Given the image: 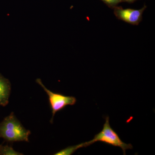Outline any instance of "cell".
Wrapping results in <instances>:
<instances>
[{
  "mask_svg": "<svg viewBox=\"0 0 155 155\" xmlns=\"http://www.w3.org/2000/svg\"><path fill=\"white\" fill-rule=\"evenodd\" d=\"M30 130L23 127L13 112L0 123V137L9 142H29Z\"/></svg>",
  "mask_w": 155,
  "mask_h": 155,
  "instance_id": "obj_1",
  "label": "cell"
},
{
  "mask_svg": "<svg viewBox=\"0 0 155 155\" xmlns=\"http://www.w3.org/2000/svg\"><path fill=\"white\" fill-rule=\"evenodd\" d=\"M97 141L102 142L110 145L121 148L124 155H126V151L127 150L133 148V146L130 143L127 144L123 142L118 134L111 127L108 116L106 118L105 122L104 124L101 131L96 134L94 138L92 140L86 142L87 146Z\"/></svg>",
  "mask_w": 155,
  "mask_h": 155,
  "instance_id": "obj_2",
  "label": "cell"
},
{
  "mask_svg": "<svg viewBox=\"0 0 155 155\" xmlns=\"http://www.w3.org/2000/svg\"><path fill=\"white\" fill-rule=\"evenodd\" d=\"M36 82L44 90L48 96L49 101L52 113L50 121L51 123H53L54 116L57 112L63 110L67 106H73L76 104V99L75 97L65 96L51 91L45 86L40 78L37 79Z\"/></svg>",
  "mask_w": 155,
  "mask_h": 155,
  "instance_id": "obj_3",
  "label": "cell"
},
{
  "mask_svg": "<svg viewBox=\"0 0 155 155\" xmlns=\"http://www.w3.org/2000/svg\"><path fill=\"white\" fill-rule=\"evenodd\" d=\"M147 6L136 10L130 8L124 9L121 7L114 8V14L118 19L133 25H138L142 20L143 14Z\"/></svg>",
  "mask_w": 155,
  "mask_h": 155,
  "instance_id": "obj_4",
  "label": "cell"
},
{
  "mask_svg": "<svg viewBox=\"0 0 155 155\" xmlns=\"http://www.w3.org/2000/svg\"><path fill=\"white\" fill-rule=\"evenodd\" d=\"M11 91L10 81L0 74V106L5 107L8 104Z\"/></svg>",
  "mask_w": 155,
  "mask_h": 155,
  "instance_id": "obj_5",
  "label": "cell"
},
{
  "mask_svg": "<svg viewBox=\"0 0 155 155\" xmlns=\"http://www.w3.org/2000/svg\"><path fill=\"white\" fill-rule=\"evenodd\" d=\"M87 146L86 142L80 144L76 145L73 146L67 147L64 149L54 154V155H71L73 153L75 152L77 150L81 148L85 147Z\"/></svg>",
  "mask_w": 155,
  "mask_h": 155,
  "instance_id": "obj_6",
  "label": "cell"
},
{
  "mask_svg": "<svg viewBox=\"0 0 155 155\" xmlns=\"http://www.w3.org/2000/svg\"><path fill=\"white\" fill-rule=\"evenodd\" d=\"M22 153L16 151L12 147L0 145V155H22Z\"/></svg>",
  "mask_w": 155,
  "mask_h": 155,
  "instance_id": "obj_7",
  "label": "cell"
},
{
  "mask_svg": "<svg viewBox=\"0 0 155 155\" xmlns=\"http://www.w3.org/2000/svg\"><path fill=\"white\" fill-rule=\"evenodd\" d=\"M110 8H114L119 3L122 2L121 0H101Z\"/></svg>",
  "mask_w": 155,
  "mask_h": 155,
  "instance_id": "obj_8",
  "label": "cell"
},
{
  "mask_svg": "<svg viewBox=\"0 0 155 155\" xmlns=\"http://www.w3.org/2000/svg\"><path fill=\"white\" fill-rule=\"evenodd\" d=\"M137 0H121L122 2H126L132 3Z\"/></svg>",
  "mask_w": 155,
  "mask_h": 155,
  "instance_id": "obj_9",
  "label": "cell"
}]
</instances>
